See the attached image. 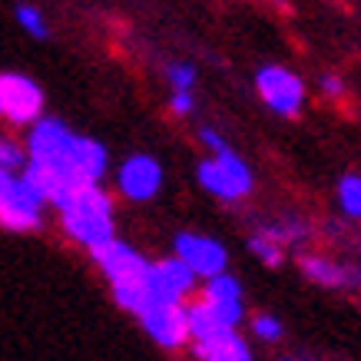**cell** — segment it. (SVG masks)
<instances>
[{"instance_id": "cell-23", "label": "cell", "mask_w": 361, "mask_h": 361, "mask_svg": "<svg viewBox=\"0 0 361 361\" xmlns=\"http://www.w3.org/2000/svg\"><path fill=\"white\" fill-rule=\"evenodd\" d=\"M202 142H206L209 149H212V156H216V153H226V149H229V146H226V140H222L216 130H209V126L202 130Z\"/></svg>"}, {"instance_id": "cell-3", "label": "cell", "mask_w": 361, "mask_h": 361, "mask_svg": "<svg viewBox=\"0 0 361 361\" xmlns=\"http://www.w3.org/2000/svg\"><path fill=\"white\" fill-rule=\"evenodd\" d=\"M44 222V199L37 196L20 173L0 169V226L11 232H33Z\"/></svg>"}, {"instance_id": "cell-20", "label": "cell", "mask_w": 361, "mask_h": 361, "mask_svg": "<svg viewBox=\"0 0 361 361\" xmlns=\"http://www.w3.org/2000/svg\"><path fill=\"white\" fill-rule=\"evenodd\" d=\"M252 331L262 341H279L282 338V322L275 315H255L252 318Z\"/></svg>"}, {"instance_id": "cell-14", "label": "cell", "mask_w": 361, "mask_h": 361, "mask_svg": "<svg viewBox=\"0 0 361 361\" xmlns=\"http://www.w3.org/2000/svg\"><path fill=\"white\" fill-rule=\"evenodd\" d=\"M302 272H305L312 282L329 285V288H341V285L358 282V272H355V269L329 262V259H322V255H305V259H302Z\"/></svg>"}, {"instance_id": "cell-10", "label": "cell", "mask_w": 361, "mask_h": 361, "mask_svg": "<svg viewBox=\"0 0 361 361\" xmlns=\"http://www.w3.org/2000/svg\"><path fill=\"white\" fill-rule=\"evenodd\" d=\"M196 288V275L189 272L179 259H159L146 269V292L149 302H186V295Z\"/></svg>"}, {"instance_id": "cell-15", "label": "cell", "mask_w": 361, "mask_h": 361, "mask_svg": "<svg viewBox=\"0 0 361 361\" xmlns=\"http://www.w3.org/2000/svg\"><path fill=\"white\" fill-rule=\"evenodd\" d=\"M186 329H189V341H206L212 335H219L226 325H222L219 318L209 312V305L199 298L192 305H186Z\"/></svg>"}, {"instance_id": "cell-5", "label": "cell", "mask_w": 361, "mask_h": 361, "mask_svg": "<svg viewBox=\"0 0 361 361\" xmlns=\"http://www.w3.org/2000/svg\"><path fill=\"white\" fill-rule=\"evenodd\" d=\"M0 113L13 126H33L44 113V90L23 73H4L0 77Z\"/></svg>"}, {"instance_id": "cell-12", "label": "cell", "mask_w": 361, "mask_h": 361, "mask_svg": "<svg viewBox=\"0 0 361 361\" xmlns=\"http://www.w3.org/2000/svg\"><path fill=\"white\" fill-rule=\"evenodd\" d=\"M202 302L209 305V312L219 318L226 329H239V322L245 318V302H242V285L232 275H212L206 279L202 288Z\"/></svg>"}, {"instance_id": "cell-16", "label": "cell", "mask_w": 361, "mask_h": 361, "mask_svg": "<svg viewBox=\"0 0 361 361\" xmlns=\"http://www.w3.org/2000/svg\"><path fill=\"white\" fill-rule=\"evenodd\" d=\"M338 206L345 216L361 219V176H345L338 183Z\"/></svg>"}, {"instance_id": "cell-8", "label": "cell", "mask_w": 361, "mask_h": 361, "mask_svg": "<svg viewBox=\"0 0 361 361\" xmlns=\"http://www.w3.org/2000/svg\"><path fill=\"white\" fill-rule=\"evenodd\" d=\"M255 87H259V97L279 116H295L305 103V83L285 66H262L255 77Z\"/></svg>"}, {"instance_id": "cell-21", "label": "cell", "mask_w": 361, "mask_h": 361, "mask_svg": "<svg viewBox=\"0 0 361 361\" xmlns=\"http://www.w3.org/2000/svg\"><path fill=\"white\" fill-rule=\"evenodd\" d=\"M166 77H169L173 90H192V83H196V66L192 63H173L169 70H166Z\"/></svg>"}, {"instance_id": "cell-7", "label": "cell", "mask_w": 361, "mask_h": 361, "mask_svg": "<svg viewBox=\"0 0 361 361\" xmlns=\"http://www.w3.org/2000/svg\"><path fill=\"white\" fill-rule=\"evenodd\" d=\"M176 259L186 265L196 279H212V275H222L226 265H229V252L226 245L209 235H199V232H179L176 235Z\"/></svg>"}, {"instance_id": "cell-1", "label": "cell", "mask_w": 361, "mask_h": 361, "mask_svg": "<svg viewBox=\"0 0 361 361\" xmlns=\"http://www.w3.org/2000/svg\"><path fill=\"white\" fill-rule=\"evenodd\" d=\"M60 212V226L70 239L83 245V249H97L103 242L116 239V226H113V199L97 186H80L56 206Z\"/></svg>"}, {"instance_id": "cell-11", "label": "cell", "mask_w": 361, "mask_h": 361, "mask_svg": "<svg viewBox=\"0 0 361 361\" xmlns=\"http://www.w3.org/2000/svg\"><path fill=\"white\" fill-rule=\"evenodd\" d=\"M116 186L130 202H149L163 189V166L146 153L130 156L116 173Z\"/></svg>"}, {"instance_id": "cell-2", "label": "cell", "mask_w": 361, "mask_h": 361, "mask_svg": "<svg viewBox=\"0 0 361 361\" xmlns=\"http://www.w3.org/2000/svg\"><path fill=\"white\" fill-rule=\"evenodd\" d=\"M80 149H83V136L70 130L60 120H37L27 136V163L47 166L70 179L73 186H87L80 176Z\"/></svg>"}, {"instance_id": "cell-9", "label": "cell", "mask_w": 361, "mask_h": 361, "mask_svg": "<svg viewBox=\"0 0 361 361\" xmlns=\"http://www.w3.org/2000/svg\"><path fill=\"white\" fill-rule=\"evenodd\" d=\"M90 255L99 265V272L110 279V285L142 282L146 269H149V262L142 259L140 252L120 239H110V242H103V245H97V249H90Z\"/></svg>"}, {"instance_id": "cell-22", "label": "cell", "mask_w": 361, "mask_h": 361, "mask_svg": "<svg viewBox=\"0 0 361 361\" xmlns=\"http://www.w3.org/2000/svg\"><path fill=\"white\" fill-rule=\"evenodd\" d=\"M169 106H173L176 113H189L192 110V93H189V90H176L173 99H169Z\"/></svg>"}, {"instance_id": "cell-18", "label": "cell", "mask_w": 361, "mask_h": 361, "mask_svg": "<svg viewBox=\"0 0 361 361\" xmlns=\"http://www.w3.org/2000/svg\"><path fill=\"white\" fill-rule=\"evenodd\" d=\"M249 249L255 252V255H259V259H262L265 265H272V269H275V265H282V259H285L282 245H279V242H272V239H265L262 232L249 239Z\"/></svg>"}, {"instance_id": "cell-17", "label": "cell", "mask_w": 361, "mask_h": 361, "mask_svg": "<svg viewBox=\"0 0 361 361\" xmlns=\"http://www.w3.org/2000/svg\"><path fill=\"white\" fill-rule=\"evenodd\" d=\"M23 163H27V149L17 140H11V136H0V169L20 173Z\"/></svg>"}, {"instance_id": "cell-13", "label": "cell", "mask_w": 361, "mask_h": 361, "mask_svg": "<svg viewBox=\"0 0 361 361\" xmlns=\"http://www.w3.org/2000/svg\"><path fill=\"white\" fill-rule=\"evenodd\" d=\"M192 355L199 361H252V351L235 329H222L206 341H192Z\"/></svg>"}, {"instance_id": "cell-4", "label": "cell", "mask_w": 361, "mask_h": 361, "mask_svg": "<svg viewBox=\"0 0 361 361\" xmlns=\"http://www.w3.org/2000/svg\"><path fill=\"white\" fill-rule=\"evenodd\" d=\"M199 186L226 202H235L252 192V173L232 149H226L199 163Z\"/></svg>"}, {"instance_id": "cell-19", "label": "cell", "mask_w": 361, "mask_h": 361, "mask_svg": "<svg viewBox=\"0 0 361 361\" xmlns=\"http://www.w3.org/2000/svg\"><path fill=\"white\" fill-rule=\"evenodd\" d=\"M17 23H20V27L30 33V37H37V40H44V37H47L44 13L37 11V7H30V4H20V7H17Z\"/></svg>"}, {"instance_id": "cell-6", "label": "cell", "mask_w": 361, "mask_h": 361, "mask_svg": "<svg viewBox=\"0 0 361 361\" xmlns=\"http://www.w3.org/2000/svg\"><path fill=\"white\" fill-rule=\"evenodd\" d=\"M146 335L159 345V348H183L189 341V329H186V305L183 302H149L140 315Z\"/></svg>"}, {"instance_id": "cell-24", "label": "cell", "mask_w": 361, "mask_h": 361, "mask_svg": "<svg viewBox=\"0 0 361 361\" xmlns=\"http://www.w3.org/2000/svg\"><path fill=\"white\" fill-rule=\"evenodd\" d=\"M322 90H325L329 97H341V93H345V83H341L338 77H325L322 80Z\"/></svg>"}]
</instances>
